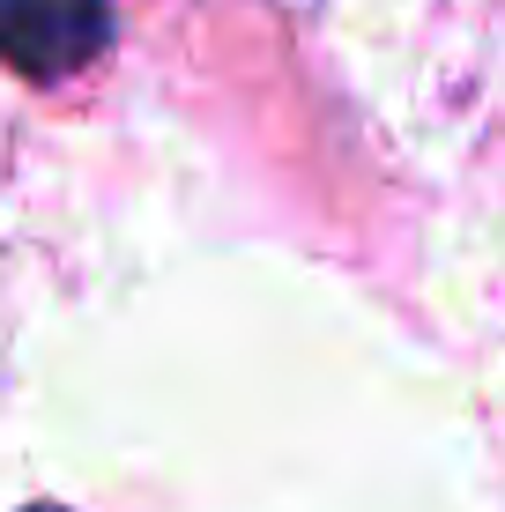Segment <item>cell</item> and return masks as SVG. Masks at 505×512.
Segmentation results:
<instances>
[{"mask_svg":"<svg viewBox=\"0 0 505 512\" xmlns=\"http://www.w3.org/2000/svg\"><path fill=\"white\" fill-rule=\"evenodd\" d=\"M112 45V0H0V67L67 82Z\"/></svg>","mask_w":505,"mask_h":512,"instance_id":"cell-1","label":"cell"},{"mask_svg":"<svg viewBox=\"0 0 505 512\" xmlns=\"http://www.w3.org/2000/svg\"><path fill=\"white\" fill-rule=\"evenodd\" d=\"M30 512H60V505H30Z\"/></svg>","mask_w":505,"mask_h":512,"instance_id":"cell-2","label":"cell"}]
</instances>
